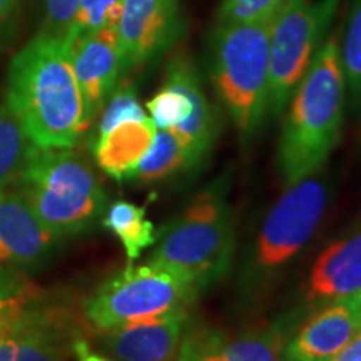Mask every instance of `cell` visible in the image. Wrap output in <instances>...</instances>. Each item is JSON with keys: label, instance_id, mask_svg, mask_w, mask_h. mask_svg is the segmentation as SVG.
<instances>
[{"label": "cell", "instance_id": "obj_22", "mask_svg": "<svg viewBox=\"0 0 361 361\" xmlns=\"http://www.w3.org/2000/svg\"><path fill=\"white\" fill-rule=\"evenodd\" d=\"M345 85L356 104H361V0H353L340 49Z\"/></svg>", "mask_w": 361, "mask_h": 361}, {"label": "cell", "instance_id": "obj_29", "mask_svg": "<svg viewBox=\"0 0 361 361\" xmlns=\"http://www.w3.org/2000/svg\"><path fill=\"white\" fill-rule=\"evenodd\" d=\"M331 361H361V331Z\"/></svg>", "mask_w": 361, "mask_h": 361}, {"label": "cell", "instance_id": "obj_8", "mask_svg": "<svg viewBox=\"0 0 361 361\" xmlns=\"http://www.w3.org/2000/svg\"><path fill=\"white\" fill-rule=\"evenodd\" d=\"M326 204L328 188L322 179L310 176L288 186L259 229L256 269L271 274L290 263L316 233Z\"/></svg>", "mask_w": 361, "mask_h": 361}, {"label": "cell", "instance_id": "obj_11", "mask_svg": "<svg viewBox=\"0 0 361 361\" xmlns=\"http://www.w3.org/2000/svg\"><path fill=\"white\" fill-rule=\"evenodd\" d=\"M71 49L72 69L84 104V124L89 128L102 111L107 97L114 92L121 74L117 27H106L97 32L67 40Z\"/></svg>", "mask_w": 361, "mask_h": 361}, {"label": "cell", "instance_id": "obj_4", "mask_svg": "<svg viewBox=\"0 0 361 361\" xmlns=\"http://www.w3.org/2000/svg\"><path fill=\"white\" fill-rule=\"evenodd\" d=\"M149 263L202 291L228 273L234 255L233 216L219 189H206L157 233Z\"/></svg>", "mask_w": 361, "mask_h": 361}, {"label": "cell", "instance_id": "obj_12", "mask_svg": "<svg viewBox=\"0 0 361 361\" xmlns=\"http://www.w3.org/2000/svg\"><path fill=\"white\" fill-rule=\"evenodd\" d=\"M59 241L20 192L8 189L0 194V266L16 271L39 268Z\"/></svg>", "mask_w": 361, "mask_h": 361}, {"label": "cell", "instance_id": "obj_2", "mask_svg": "<svg viewBox=\"0 0 361 361\" xmlns=\"http://www.w3.org/2000/svg\"><path fill=\"white\" fill-rule=\"evenodd\" d=\"M345 90L340 47L329 39L298 84L284 123L278 164L286 186L318 173L340 142Z\"/></svg>", "mask_w": 361, "mask_h": 361}, {"label": "cell", "instance_id": "obj_17", "mask_svg": "<svg viewBox=\"0 0 361 361\" xmlns=\"http://www.w3.org/2000/svg\"><path fill=\"white\" fill-rule=\"evenodd\" d=\"M156 133L151 117L117 124L109 133L90 141L97 166L112 179H130L154 142Z\"/></svg>", "mask_w": 361, "mask_h": 361}, {"label": "cell", "instance_id": "obj_25", "mask_svg": "<svg viewBox=\"0 0 361 361\" xmlns=\"http://www.w3.org/2000/svg\"><path fill=\"white\" fill-rule=\"evenodd\" d=\"M146 117V112H144L141 104H139L134 89L130 85H121V87L114 89V92L111 94L109 102L104 107L92 141L109 133L117 124L126 123V121H142Z\"/></svg>", "mask_w": 361, "mask_h": 361}, {"label": "cell", "instance_id": "obj_32", "mask_svg": "<svg viewBox=\"0 0 361 361\" xmlns=\"http://www.w3.org/2000/svg\"><path fill=\"white\" fill-rule=\"evenodd\" d=\"M343 300H345L346 303H348V306H350L351 310H353V313L356 314V318H358L360 323H361V288H360L358 291H355L353 295L343 298Z\"/></svg>", "mask_w": 361, "mask_h": 361}, {"label": "cell", "instance_id": "obj_16", "mask_svg": "<svg viewBox=\"0 0 361 361\" xmlns=\"http://www.w3.org/2000/svg\"><path fill=\"white\" fill-rule=\"evenodd\" d=\"M361 288V229L340 239L318 256L310 273L306 298L326 305L353 295Z\"/></svg>", "mask_w": 361, "mask_h": 361}, {"label": "cell", "instance_id": "obj_34", "mask_svg": "<svg viewBox=\"0 0 361 361\" xmlns=\"http://www.w3.org/2000/svg\"><path fill=\"white\" fill-rule=\"evenodd\" d=\"M201 361H223L219 358V356H216V355H211V356H206V358H202Z\"/></svg>", "mask_w": 361, "mask_h": 361}, {"label": "cell", "instance_id": "obj_13", "mask_svg": "<svg viewBox=\"0 0 361 361\" xmlns=\"http://www.w3.org/2000/svg\"><path fill=\"white\" fill-rule=\"evenodd\" d=\"M188 310L102 331V346L117 361H179Z\"/></svg>", "mask_w": 361, "mask_h": 361}, {"label": "cell", "instance_id": "obj_1", "mask_svg": "<svg viewBox=\"0 0 361 361\" xmlns=\"http://www.w3.org/2000/svg\"><path fill=\"white\" fill-rule=\"evenodd\" d=\"M7 106L35 146L67 149L79 142L87 128L64 37L44 30L20 49L8 67Z\"/></svg>", "mask_w": 361, "mask_h": 361}, {"label": "cell", "instance_id": "obj_21", "mask_svg": "<svg viewBox=\"0 0 361 361\" xmlns=\"http://www.w3.org/2000/svg\"><path fill=\"white\" fill-rule=\"evenodd\" d=\"M189 171V154L184 142L174 129H161L156 133L154 142L147 154L139 162L137 169L130 179L139 183H154L169 178L179 171Z\"/></svg>", "mask_w": 361, "mask_h": 361}, {"label": "cell", "instance_id": "obj_20", "mask_svg": "<svg viewBox=\"0 0 361 361\" xmlns=\"http://www.w3.org/2000/svg\"><path fill=\"white\" fill-rule=\"evenodd\" d=\"M34 147L8 106H0V194L13 188Z\"/></svg>", "mask_w": 361, "mask_h": 361}, {"label": "cell", "instance_id": "obj_19", "mask_svg": "<svg viewBox=\"0 0 361 361\" xmlns=\"http://www.w3.org/2000/svg\"><path fill=\"white\" fill-rule=\"evenodd\" d=\"M102 226L123 243L129 263L137 259L146 247L156 245L157 231L146 218V209L129 201H117L106 209Z\"/></svg>", "mask_w": 361, "mask_h": 361}, {"label": "cell", "instance_id": "obj_10", "mask_svg": "<svg viewBox=\"0 0 361 361\" xmlns=\"http://www.w3.org/2000/svg\"><path fill=\"white\" fill-rule=\"evenodd\" d=\"M186 29L178 0H124L117 22L123 71L169 51Z\"/></svg>", "mask_w": 361, "mask_h": 361}, {"label": "cell", "instance_id": "obj_14", "mask_svg": "<svg viewBox=\"0 0 361 361\" xmlns=\"http://www.w3.org/2000/svg\"><path fill=\"white\" fill-rule=\"evenodd\" d=\"M166 85L178 89L191 101V116L174 128V133L188 149L189 169H194L213 151L219 134V116L206 96L200 71L188 56L173 57L166 71Z\"/></svg>", "mask_w": 361, "mask_h": 361}, {"label": "cell", "instance_id": "obj_26", "mask_svg": "<svg viewBox=\"0 0 361 361\" xmlns=\"http://www.w3.org/2000/svg\"><path fill=\"white\" fill-rule=\"evenodd\" d=\"M288 0H223L218 24H250L276 17Z\"/></svg>", "mask_w": 361, "mask_h": 361}, {"label": "cell", "instance_id": "obj_15", "mask_svg": "<svg viewBox=\"0 0 361 361\" xmlns=\"http://www.w3.org/2000/svg\"><path fill=\"white\" fill-rule=\"evenodd\" d=\"M360 331L361 323L348 303L331 301L288 338V361H331Z\"/></svg>", "mask_w": 361, "mask_h": 361}, {"label": "cell", "instance_id": "obj_27", "mask_svg": "<svg viewBox=\"0 0 361 361\" xmlns=\"http://www.w3.org/2000/svg\"><path fill=\"white\" fill-rule=\"evenodd\" d=\"M82 0H45V19L47 32L66 37L71 30Z\"/></svg>", "mask_w": 361, "mask_h": 361}, {"label": "cell", "instance_id": "obj_31", "mask_svg": "<svg viewBox=\"0 0 361 361\" xmlns=\"http://www.w3.org/2000/svg\"><path fill=\"white\" fill-rule=\"evenodd\" d=\"M25 295H27V293H24V295H20V296H13V298H0V322H2L4 316H6L8 311L13 308V306L19 303V301Z\"/></svg>", "mask_w": 361, "mask_h": 361}, {"label": "cell", "instance_id": "obj_3", "mask_svg": "<svg viewBox=\"0 0 361 361\" xmlns=\"http://www.w3.org/2000/svg\"><path fill=\"white\" fill-rule=\"evenodd\" d=\"M12 189L61 239L90 231L107 209L92 166L72 147L35 146Z\"/></svg>", "mask_w": 361, "mask_h": 361}, {"label": "cell", "instance_id": "obj_28", "mask_svg": "<svg viewBox=\"0 0 361 361\" xmlns=\"http://www.w3.org/2000/svg\"><path fill=\"white\" fill-rule=\"evenodd\" d=\"M27 291V279L20 271L0 266V298L20 296Z\"/></svg>", "mask_w": 361, "mask_h": 361}, {"label": "cell", "instance_id": "obj_23", "mask_svg": "<svg viewBox=\"0 0 361 361\" xmlns=\"http://www.w3.org/2000/svg\"><path fill=\"white\" fill-rule=\"evenodd\" d=\"M123 4L124 0H82L78 16L64 39L72 40L97 32L106 27H117L121 12H123Z\"/></svg>", "mask_w": 361, "mask_h": 361}, {"label": "cell", "instance_id": "obj_33", "mask_svg": "<svg viewBox=\"0 0 361 361\" xmlns=\"http://www.w3.org/2000/svg\"><path fill=\"white\" fill-rule=\"evenodd\" d=\"M17 0H0V25L6 24V20L11 17L13 12V7H16Z\"/></svg>", "mask_w": 361, "mask_h": 361}, {"label": "cell", "instance_id": "obj_9", "mask_svg": "<svg viewBox=\"0 0 361 361\" xmlns=\"http://www.w3.org/2000/svg\"><path fill=\"white\" fill-rule=\"evenodd\" d=\"M25 295L0 322V361H66L72 351V323L66 311L27 308Z\"/></svg>", "mask_w": 361, "mask_h": 361}, {"label": "cell", "instance_id": "obj_18", "mask_svg": "<svg viewBox=\"0 0 361 361\" xmlns=\"http://www.w3.org/2000/svg\"><path fill=\"white\" fill-rule=\"evenodd\" d=\"M286 341L279 326L255 329L231 340L218 333L213 355L223 361H288Z\"/></svg>", "mask_w": 361, "mask_h": 361}, {"label": "cell", "instance_id": "obj_7", "mask_svg": "<svg viewBox=\"0 0 361 361\" xmlns=\"http://www.w3.org/2000/svg\"><path fill=\"white\" fill-rule=\"evenodd\" d=\"M340 0H288L276 13L269 39L268 112L279 114L322 47Z\"/></svg>", "mask_w": 361, "mask_h": 361}, {"label": "cell", "instance_id": "obj_5", "mask_svg": "<svg viewBox=\"0 0 361 361\" xmlns=\"http://www.w3.org/2000/svg\"><path fill=\"white\" fill-rule=\"evenodd\" d=\"M273 20L218 24L211 37V78L245 137L255 134L268 114Z\"/></svg>", "mask_w": 361, "mask_h": 361}, {"label": "cell", "instance_id": "obj_30", "mask_svg": "<svg viewBox=\"0 0 361 361\" xmlns=\"http://www.w3.org/2000/svg\"><path fill=\"white\" fill-rule=\"evenodd\" d=\"M72 353L78 356L79 361H109L101 355H96L92 350L89 348V343L84 338H78L72 345Z\"/></svg>", "mask_w": 361, "mask_h": 361}, {"label": "cell", "instance_id": "obj_24", "mask_svg": "<svg viewBox=\"0 0 361 361\" xmlns=\"http://www.w3.org/2000/svg\"><path fill=\"white\" fill-rule=\"evenodd\" d=\"M151 121L159 129L178 128L191 116V101L178 89L164 85L151 101L146 104Z\"/></svg>", "mask_w": 361, "mask_h": 361}, {"label": "cell", "instance_id": "obj_6", "mask_svg": "<svg viewBox=\"0 0 361 361\" xmlns=\"http://www.w3.org/2000/svg\"><path fill=\"white\" fill-rule=\"evenodd\" d=\"M197 295L196 288L159 266L129 264L84 301V314L90 326L102 333L188 310Z\"/></svg>", "mask_w": 361, "mask_h": 361}]
</instances>
